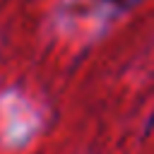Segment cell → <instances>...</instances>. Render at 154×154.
I'll list each match as a JSON object with an SVG mask.
<instances>
[{
  "instance_id": "obj_1",
  "label": "cell",
  "mask_w": 154,
  "mask_h": 154,
  "mask_svg": "<svg viewBox=\"0 0 154 154\" xmlns=\"http://www.w3.org/2000/svg\"><path fill=\"white\" fill-rule=\"evenodd\" d=\"M99 2H108V5H118V7H125V5H130L132 0H99Z\"/></svg>"
}]
</instances>
